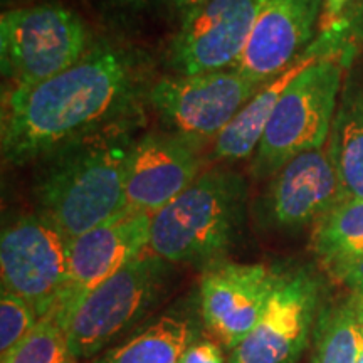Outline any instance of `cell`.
Returning a JSON list of instances; mask_svg holds the SVG:
<instances>
[{
    "label": "cell",
    "mask_w": 363,
    "mask_h": 363,
    "mask_svg": "<svg viewBox=\"0 0 363 363\" xmlns=\"http://www.w3.org/2000/svg\"><path fill=\"white\" fill-rule=\"evenodd\" d=\"M261 88L229 67L160 79L150 91V103L172 133L197 143L217 138Z\"/></svg>",
    "instance_id": "cell-7"
},
{
    "label": "cell",
    "mask_w": 363,
    "mask_h": 363,
    "mask_svg": "<svg viewBox=\"0 0 363 363\" xmlns=\"http://www.w3.org/2000/svg\"><path fill=\"white\" fill-rule=\"evenodd\" d=\"M313 252L328 272L363 256V199H343L313 227Z\"/></svg>",
    "instance_id": "cell-19"
},
{
    "label": "cell",
    "mask_w": 363,
    "mask_h": 363,
    "mask_svg": "<svg viewBox=\"0 0 363 363\" xmlns=\"http://www.w3.org/2000/svg\"><path fill=\"white\" fill-rule=\"evenodd\" d=\"M246 201L242 175L222 169L203 172L152 216L150 251L169 264L211 266L222 261L242 225Z\"/></svg>",
    "instance_id": "cell-3"
},
{
    "label": "cell",
    "mask_w": 363,
    "mask_h": 363,
    "mask_svg": "<svg viewBox=\"0 0 363 363\" xmlns=\"http://www.w3.org/2000/svg\"><path fill=\"white\" fill-rule=\"evenodd\" d=\"M321 281L308 267L283 269L254 330L227 363H296L315 333Z\"/></svg>",
    "instance_id": "cell-9"
},
{
    "label": "cell",
    "mask_w": 363,
    "mask_h": 363,
    "mask_svg": "<svg viewBox=\"0 0 363 363\" xmlns=\"http://www.w3.org/2000/svg\"><path fill=\"white\" fill-rule=\"evenodd\" d=\"M358 363H363V352H362V355H360V360H358Z\"/></svg>",
    "instance_id": "cell-27"
},
{
    "label": "cell",
    "mask_w": 363,
    "mask_h": 363,
    "mask_svg": "<svg viewBox=\"0 0 363 363\" xmlns=\"http://www.w3.org/2000/svg\"><path fill=\"white\" fill-rule=\"evenodd\" d=\"M353 0H325L323 4V13H321L320 21V29L326 30L331 26H335L342 19L343 13L347 12V9L350 7Z\"/></svg>",
    "instance_id": "cell-24"
},
{
    "label": "cell",
    "mask_w": 363,
    "mask_h": 363,
    "mask_svg": "<svg viewBox=\"0 0 363 363\" xmlns=\"http://www.w3.org/2000/svg\"><path fill=\"white\" fill-rule=\"evenodd\" d=\"M169 262L147 251L81 299L66 321L71 352L91 360L135 326L160 296Z\"/></svg>",
    "instance_id": "cell-6"
},
{
    "label": "cell",
    "mask_w": 363,
    "mask_h": 363,
    "mask_svg": "<svg viewBox=\"0 0 363 363\" xmlns=\"http://www.w3.org/2000/svg\"><path fill=\"white\" fill-rule=\"evenodd\" d=\"M69 239L43 214L22 216L2 230V289L26 299L39 318L54 311L67 279Z\"/></svg>",
    "instance_id": "cell-8"
},
{
    "label": "cell",
    "mask_w": 363,
    "mask_h": 363,
    "mask_svg": "<svg viewBox=\"0 0 363 363\" xmlns=\"http://www.w3.org/2000/svg\"><path fill=\"white\" fill-rule=\"evenodd\" d=\"M343 199L338 175L323 147L294 157L269 177L257 214L262 224L291 233L316 225Z\"/></svg>",
    "instance_id": "cell-13"
},
{
    "label": "cell",
    "mask_w": 363,
    "mask_h": 363,
    "mask_svg": "<svg viewBox=\"0 0 363 363\" xmlns=\"http://www.w3.org/2000/svg\"><path fill=\"white\" fill-rule=\"evenodd\" d=\"M262 0H203L182 17L170 45V66L179 76L238 67Z\"/></svg>",
    "instance_id": "cell-10"
},
{
    "label": "cell",
    "mask_w": 363,
    "mask_h": 363,
    "mask_svg": "<svg viewBox=\"0 0 363 363\" xmlns=\"http://www.w3.org/2000/svg\"><path fill=\"white\" fill-rule=\"evenodd\" d=\"M88 29L61 4L17 7L0 17V57L9 91L26 89L69 69L88 49Z\"/></svg>",
    "instance_id": "cell-5"
},
{
    "label": "cell",
    "mask_w": 363,
    "mask_h": 363,
    "mask_svg": "<svg viewBox=\"0 0 363 363\" xmlns=\"http://www.w3.org/2000/svg\"><path fill=\"white\" fill-rule=\"evenodd\" d=\"M202 160L195 142L175 133H148L133 143L126 172V203L155 216L199 179Z\"/></svg>",
    "instance_id": "cell-15"
},
{
    "label": "cell",
    "mask_w": 363,
    "mask_h": 363,
    "mask_svg": "<svg viewBox=\"0 0 363 363\" xmlns=\"http://www.w3.org/2000/svg\"><path fill=\"white\" fill-rule=\"evenodd\" d=\"M325 0H262L238 69L264 86L283 74L315 40Z\"/></svg>",
    "instance_id": "cell-14"
},
{
    "label": "cell",
    "mask_w": 363,
    "mask_h": 363,
    "mask_svg": "<svg viewBox=\"0 0 363 363\" xmlns=\"http://www.w3.org/2000/svg\"><path fill=\"white\" fill-rule=\"evenodd\" d=\"M131 148L111 126L52 155L35 189L40 214L72 240L126 211Z\"/></svg>",
    "instance_id": "cell-2"
},
{
    "label": "cell",
    "mask_w": 363,
    "mask_h": 363,
    "mask_svg": "<svg viewBox=\"0 0 363 363\" xmlns=\"http://www.w3.org/2000/svg\"><path fill=\"white\" fill-rule=\"evenodd\" d=\"M350 61L342 54L321 57L291 81L252 155L256 179H269L294 157L325 147L342 94L343 69Z\"/></svg>",
    "instance_id": "cell-4"
},
{
    "label": "cell",
    "mask_w": 363,
    "mask_h": 363,
    "mask_svg": "<svg viewBox=\"0 0 363 363\" xmlns=\"http://www.w3.org/2000/svg\"><path fill=\"white\" fill-rule=\"evenodd\" d=\"M363 352V296L348 293L318 316L311 363H358Z\"/></svg>",
    "instance_id": "cell-18"
},
{
    "label": "cell",
    "mask_w": 363,
    "mask_h": 363,
    "mask_svg": "<svg viewBox=\"0 0 363 363\" xmlns=\"http://www.w3.org/2000/svg\"><path fill=\"white\" fill-rule=\"evenodd\" d=\"M136 69L128 54L96 44L74 66L2 104V157L12 165L51 158L111 128L133 98Z\"/></svg>",
    "instance_id": "cell-1"
},
{
    "label": "cell",
    "mask_w": 363,
    "mask_h": 363,
    "mask_svg": "<svg viewBox=\"0 0 363 363\" xmlns=\"http://www.w3.org/2000/svg\"><path fill=\"white\" fill-rule=\"evenodd\" d=\"M283 269L217 261L199 286L201 320L212 338L233 352L257 325Z\"/></svg>",
    "instance_id": "cell-11"
},
{
    "label": "cell",
    "mask_w": 363,
    "mask_h": 363,
    "mask_svg": "<svg viewBox=\"0 0 363 363\" xmlns=\"http://www.w3.org/2000/svg\"><path fill=\"white\" fill-rule=\"evenodd\" d=\"M180 363H227L224 360L222 345L214 338H206L199 335L187 350L182 355Z\"/></svg>",
    "instance_id": "cell-22"
},
{
    "label": "cell",
    "mask_w": 363,
    "mask_h": 363,
    "mask_svg": "<svg viewBox=\"0 0 363 363\" xmlns=\"http://www.w3.org/2000/svg\"><path fill=\"white\" fill-rule=\"evenodd\" d=\"M110 2L118 9H123V11L145 12L160 7L163 4H170V0H110Z\"/></svg>",
    "instance_id": "cell-25"
},
{
    "label": "cell",
    "mask_w": 363,
    "mask_h": 363,
    "mask_svg": "<svg viewBox=\"0 0 363 363\" xmlns=\"http://www.w3.org/2000/svg\"><path fill=\"white\" fill-rule=\"evenodd\" d=\"M71 352L67 331L52 313L40 318L34 330L17 345L2 363H78Z\"/></svg>",
    "instance_id": "cell-20"
},
{
    "label": "cell",
    "mask_w": 363,
    "mask_h": 363,
    "mask_svg": "<svg viewBox=\"0 0 363 363\" xmlns=\"http://www.w3.org/2000/svg\"><path fill=\"white\" fill-rule=\"evenodd\" d=\"M335 279H338L350 293L363 296V256L355 261L337 267L330 272Z\"/></svg>",
    "instance_id": "cell-23"
},
{
    "label": "cell",
    "mask_w": 363,
    "mask_h": 363,
    "mask_svg": "<svg viewBox=\"0 0 363 363\" xmlns=\"http://www.w3.org/2000/svg\"><path fill=\"white\" fill-rule=\"evenodd\" d=\"M40 320L26 299L2 289L0 294V353L6 357L24 340Z\"/></svg>",
    "instance_id": "cell-21"
},
{
    "label": "cell",
    "mask_w": 363,
    "mask_h": 363,
    "mask_svg": "<svg viewBox=\"0 0 363 363\" xmlns=\"http://www.w3.org/2000/svg\"><path fill=\"white\" fill-rule=\"evenodd\" d=\"M203 0H170V6L179 12L180 19L185 16V13L192 11L194 7H197L199 4H202Z\"/></svg>",
    "instance_id": "cell-26"
},
{
    "label": "cell",
    "mask_w": 363,
    "mask_h": 363,
    "mask_svg": "<svg viewBox=\"0 0 363 363\" xmlns=\"http://www.w3.org/2000/svg\"><path fill=\"white\" fill-rule=\"evenodd\" d=\"M326 152L345 199H363V76H348L343 84Z\"/></svg>",
    "instance_id": "cell-16"
},
{
    "label": "cell",
    "mask_w": 363,
    "mask_h": 363,
    "mask_svg": "<svg viewBox=\"0 0 363 363\" xmlns=\"http://www.w3.org/2000/svg\"><path fill=\"white\" fill-rule=\"evenodd\" d=\"M197 337L199 328L189 315L165 313L88 363H180L184 352Z\"/></svg>",
    "instance_id": "cell-17"
},
{
    "label": "cell",
    "mask_w": 363,
    "mask_h": 363,
    "mask_svg": "<svg viewBox=\"0 0 363 363\" xmlns=\"http://www.w3.org/2000/svg\"><path fill=\"white\" fill-rule=\"evenodd\" d=\"M152 216L131 208L69 240L67 279L57 306L51 311L66 328V321L89 291L128 262L150 251Z\"/></svg>",
    "instance_id": "cell-12"
}]
</instances>
